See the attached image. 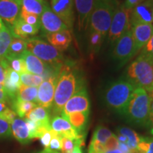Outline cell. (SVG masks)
Here are the masks:
<instances>
[{
  "instance_id": "1",
  "label": "cell",
  "mask_w": 153,
  "mask_h": 153,
  "mask_svg": "<svg viewBox=\"0 0 153 153\" xmlns=\"http://www.w3.org/2000/svg\"><path fill=\"white\" fill-rule=\"evenodd\" d=\"M85 87L78 72L70 65H62L57 76L52 111L55 116H59L65 105L78 90Z\"/></svg>"
},
{
  "instance_id": "2",
  "label": "cell",
  "mask_w": 153,
  "mask_h": 153,
  "mask_svg": "<svg viewBox=\"0 0 153 153\" xmlns=\"http://www.w3.org/2000/svg\"><path fill=\"white\" fill-rule=\"evenodd\" d=\"M135 87L126 78L111 82L105 88L103 99L111 110L123 116Z\"/></svg>"
},
{
  "instance_id": "3",
  "label": "cell",
  "mask_w": 153,
  "mask_h": 153,
  "mask_svg": "<svg viewBox=\"0 0 153 153\" xmlns=\"http://www.w3.org/2000/svg\"><path fill=\"white\" fill-rule=\"evenodd\" d=\"M151 98L145 89L135 88L124 114L129 123L148 128Z\"/></svg>"
},
{
  "instance_id": "4",
  "label": "cell",
  "mask_w": 153,
  "mask_h": 153,
  "mask_svg": "<svg viewBox=\"0 0 153 153\" xmlns=\"http://www.w3.org/2000/svg\"><path fill=\"white\" fill-rule=\"evenodd\" d=\"M126 79L135 88L151 93L153 89V60L140 55L126 70Z\"/></svg>"
},
{
  "instance_id": "5",
  "label": "cell",
  "mask_w": 153,
  "mask_h": 153,
  "mask_svg": "<svg viewBox=\"0 0 153 153\" xmlns=\"http://www.w3.org/2000/svg\"><path fill=\"white\" fill-rule=\"evenodd\" d=\"M119 4L118 0H94L88 28L99 31L106 38Z\"/></svg>"
},
{
  "instance_id": "6",
  "label": "cell",
  "mask_w": 153,
  "mask_h": 153,
  "mask_svg": "<svg viewBox=\"0 0 153 153\" xmlns=\"http://www.w3.org/2000/svg\"><path fill=\"white\" fill-rule=\"evenodd\" d=\"M26 51L47 64L62 65L63 55L60 51L41 38H29L26 39Z\"/></svg>"
},
{
  "instance_id": "7",
  "label": "cell",
  "mask_w": 153,
  "mask_h": 153,
  "mask_svg": "<svg viewBox=\"0 0 153 153\" xmlns=\"http://www.w3.org/2000/svg\"><path fill=\"white\" fill-rule=\"evenodd\" d=\"M131 10L126 9L122 4H120L116 9L107 34L108 42L112 48L114 46L118 39L131 28Z\"/></svg>"
},
{
  "instance_id": "8",
  "label": "cell",
  "mask_w": 153,
  "mask_h": 153,
  "mask_svg": "<svg viewBox=\"0 0 153 153\" xmlns=\"http://www.w3.org/2000/svg\"><path fill=\"white\" fill-rule=\"evenodd\" d=\"M136 55L133 34L131 28L127 30L113 47L112 58L121 67Z\"/></svg>"
},
{
  "instance_id": "9",
  "label": "cell",
  "mask_w": 153,
  "mask_h": 153,
  "mask_svg": "<svg viewBox=\"0 0 153 153\" xmlns=\"http://www.w3.org/2000/svg\"><path fill=\"white\" fill-rule=\"evenodd\" d=\"M90 111V101L85 87L81 88L65 105L60 116H63L76 112Z\"/></svg>"
},
{
  "instance_id": "10",
  "label": "cell",
  "mask_w": 153,
  "mask_h": 153,
  "mask_svg": "<svg viewBox=\"0 0 153 153\" xmlns=\"http://www.w3.org/2000/svg\"><path fill=\"white\" fill-rule=\"evenodd\" d=\"M57 76L58 74H54L46 78L38 87L37 99L36 102L38 106H42L47 109L51 108L54 99Z\"/></svg>"
},
{
  "instance_id": "11",
  "label": "cell",
  "mask_w": 153,
  "mask_h": 153,
  "mask_svg": "<svg viewBox=\"0 0 153 153\" xmlns=\"http://www.w3.org/2000/svg\"><path fill=\"white\" fill-rule=\"evenodd\" d=\"M41 26L42 32L45 36L48 34L56 33L64 30H70L68 26L61 20L58 16H57L48 5L44 9L43 12L40 16Z\"/></svg>"
},
{
  "instance_id": "12",
  "label": "cell",
  "mask_w": 153,
  "mask_h": 153,
  "mask_svg": "<svg viewBox=\"0 0 153 153\" xmlns=\"http://www.w3.org/2000/svg\"><path fill=\"white\" fill-rule=\"evenodd\" d=\"M74 0H51V9L72 29L74 22Z\"/></svg>"
},
{
  "instance_id": "13",
  "label": "cell",
  "mask_w": 153,
  "mask_h": 153,
  "mask_svg": "<svg viewBox=\"0 0 153 153\" xmlns=\"http://www.w3.org/2000/svg\"><path fill=\"white\" fill-rule=\"evenodd\" d=\"M21 8V0H0V19L9 29L19 17Z\"/></svg>"
},
{
  "instance_id": "14",
  "label": "cell",
  "mask_w": 153,
  "mask_h": 153,
  "mask_svg": "<svg viewBox=\"0 0 153 153\" xmlns=\"http://www.w3.org/2000/svg\"><path fill=\"white\" fill-rule=\"evenodd\" d=\"M138 24H153V0H146L131 10L130 25Z\"/></svg>"
},
{
  "instance_id": "15",
  "label": "cell",
  "mask_w": 153,
  "mask_h": 153,
  "mask_svg": "<svg viewBox=\"0 0 153 153\" xmlns=\"http://www.w3.org/2000/svg\"><path fill=\"white\" fill-rule=\"evenodd\" d=\"M131 30L135 44V51L137 54V52L142 50L153 35V24H135L131 26Z\"/></svg>"
},
{
  "instance_id": "16",
  "label": "cell",
  "mask_w": 153,
  "mask_h": 153,
  "mask_svg": "<svg viewBox=\"0 0 153 153\" xmlns=\"http://www.w3.org/2000/svg\"><path fill=\"white\" fill-rule=\"evenodd\" d=\"M94 0H74L79 31L88 28Z\"/></svg>"
},
{
  "instance_id": "17",
  "label": "cell",
  "mask_w": 153,
  "mask_h": 153,
  "mask_svg": "<svg viewBox=\"0 0 153 153\" xmlns=\"http://www.w3.org/2000/svg\"><path fill=\"white\" fill-rule=\"evenodd\" d=\"M51 129L62 137L71 139H85V136L79 135L65 118L60 116H55L51 120Z\"/></svg>"
},
{
  "instance_id": "18",
  "label": "cell",
  "mask_w": 153,
  "mask_h": 153,
  "mask_svg": "<svg viewBox=\"0 0 153 153\" xmlns=\"http://www.w3.org/2000/svg\"><path fill=\"white\" fill-rule=\"evenodd\" d=\"M22 85L20 74L14 70L8 68L6 71L5 79L4 82V91L8 96L10 102L16 99L17 93Z\"/></svg>"
},
{
  "instance_id": "19",
  "label": "cell",
  "mask_w": 153,
  "mask_h": 153,
  "mask_svg": "<svg viewBox=\"0 0 153 153\" xmlns=\"http://www.w3.org/2000/svg\"><path fill=\"white\" fill-rule=\"evenodd\" d=\"M26 63L28 73L43 76L47 71L48 64L40 60L38 57L26 51L21 55Z\"/></svg>"
},
{
  "instance_id": "20",
  "label": "cell",
  "mask_w": 153,
  "mask_h": 153,
  "mask_svg": "<svg viewBox=\"0 0 153 153\" xmlns=\"http://www.w3.org/2000/svg\"><path fill=\"white\" fill-rule=\"evenodd\" d=\"M39 29V28L25 22L19 16L9 30L14 37L26 40L31 36L36 35Z\"/></svg>"
},
{
  "instance_id": "21",
  "label": "cell",
  "mask_w": 153,
  "mask_h": 153,
  "mask_svg": "<svg viewBox=\"0 0 153 153\" xmlns=\"http://www.w3.org/2000/svg\"><path fill=\"white\" fill-rule=\"evenodd\" d=\"M11 130L14 137L22 144H26L31 140L27 123L24 118H15L11 123Z\"/></svg>"
},
{
  "instance_id": "22",
  "label": "cell",
  "mask_w": 153,
  "mask_h": 153,
  "mask_svg": "<svg viewBox=\"0 0 153 153\" xmlns=\"http://www.w3.org/2000/svg\"><path fill=\"white\" fill-rule=\"evenodd\" d=\"M45 36L49 43L60 52L68 48L72 40L70 30H61Z\"/></svg>"
},
{
  "instance_id": "23",
  "label": "cell",
  "mask_w": 153,
  "mask_h": 153,
  "mask_svg": "<svg viewBox=\"0 0 153 153\" xmlns=\"http://www.w3.org/2000/svg\"><path fill=\"white\" fill-rule=\"evenodd\" d=\"M89 112H76L67 115L62 118L69 121L79 135L85 136V130L89 120Z\"/></svg>"
},
{
  "instance_id": "24",
  "label": "cell",
  "mask_w": 153,
  "mask_h": 153,
  "mask_svg": "<svg viewBox=\"0 0 153 153\" xmlns=\"http://www.w3.org/2000/svg\"><path fill=\"white\" fill-rule=\"evenodd\" d=\"M26 119L32 120L39 126L51 128L48 109L37 106L25 116Z\"/></svg>"
},
{
  "instance_id": "25",
  "label": "cell",
  "mask_w": 153,
  "mask_h": 153,
  "mask_svg": "<svg viewBox=\"0 0 153 153\" xmlns=\"http://www.w3.org/2000/svg\"><path fill=\"white\" fill-rule=\"evenodd\" d=\"M105 37L99 31L88 28V50L91 55H94L100 51Z\"/></svg>"
},
{
  "instance_id": "26",
  "label": "cell",
  "mask_w": 153,
  "mask_h": 153,
  "mask_svg": "<svg viewBox=\"0 0 153 153\" xmlns=\"http://www.w3.org/2000/svg\"><path fill=\"white\" fill-rule=\"evenodd\" d=\"M118 134L124 135L127 137L128 140L126 145L133 153H138L137 145L140 141L141 137H140L135 131L127 127H119L117 130Z\"/></svg>"
},
{
  "instance_id": "27",
  "label": "cell",
  "mask_w": 153,
  "mask_h": 153,
  "mask_svg": "<svg viewBox=\"0 0 153 153\" xmlns=\"http://www.w3.org/2000/svg\"><path fill=\"white\" fill-rule=\"evenodd\" d=\"M22 9L28 12L41 16L48 3L45 0H21Z\"/></svg>"
},
{
  "instance_id": "28",
  "label": "cell",
  "mask_w": 153,
  "mask_h": 153,
  "mask_svg": "<svg viewBox=\"0 0 153 153\" xmlns=\"http://www.w3.org/2000/svg\"><path fill=\"white\" fill-rule=\"evenodd\" d=\"M11 106L13 110L16 112L20 118H23L27 115L30 111L33 110L38 106L37 104L32 101H24L19 99H14L11 101Z\"/></svg>"
},
{
  "instance_id": "29",
  "label": "cell",
  "mask_w": 153,
  "mask_h": 153,
  "mask_svg": "<svg viewBox=\"0 0 153 153\" xmlns=\"http://www.w3.org/2000/svg\"><path fill=\"white\" fill-rule=\"evenodd\" d=\"M13 38L14 36L11 34L10 30L4 25L0 29V58L4 57L7 55Z\"/></svg>"
},
{
  "instance_id": "30",
  "label": "cell",
  "mask_w": 153,
  "mask_h": 153,
  "mask_svg": "<svg viewBox=\"0 0 153 153\" xmlns=\"http://www.w3.org/2000/svg\"><path fill=\"white\" fill-rule=\"evenodd\" d=\"M26 51V40L14 37L9 45L8 52L4 57L21 56Z\"/></svg>"
},
{
  "instance_id": "31",
  "label": "cell",
  "mask_w": 153,
  "mask_h": 153,
  "mask_svg": "<svg viewBox=\"0 0 153 153\" xmlns=\"http://www.w3.org/2000/svg\"><path fill=\"white\" fill-rule=\"evenodd\" d=\"M38 95V87H28L22 85L17 93L16 99L24 101L36 102Z\"/></svg>"
},
{
  "instance_id": "32",
  "label": "cell",
  "mask_w": 153,
  "mask_h": 153,
  "mask_svg": "<svg viewBox=\"0 0 153 153\" xmlns=\"http://www.w3.org/2000/svg\"><path fill=\"white\" fill-rule=\"evenodd\" d=\"M85 145V139H71L62 137L61 138V151L62 153H72L76 147Z\"/></svg>"
},
{
  "instance_id": "33",
  "label": "cell",
  "mask_w": 153,
  "mask_h": 153,
  "mask_svg": "<svg viewBox=\"0 0 153 153\" xmlns=\"http://www.w3.org/2000/svg\"><path fill=\"white\" fill-rule=\"evenodd\" d=\"M7 61L9 68L14 70L15 72L19 74L28 73L27 69H26V63L22 56L13 57H4Z\"/></svg>"
},
{
  "instance_id": "34",
  "label": "cell",
  "mask_w": 153,
  "mask_h": 153,
  "mask_svg": "<svg viewBox=\"0 0 153 153\" xmlns=\"http://www.w3.org/2000/svg\"><path fill=\"white\" fill-rule=\"evenodd\" d=\"M20 79L22 85L28 86V87H38L44 81L42 76L30 73L20 74Z\"/></svg>"
},
{
  "instance_id": "35",
  "label": "cell",
  "mask_w": 153,
  "mask_h": 153,
  "mask_svg": "<svg viewBox=\"0 0 153 153\" xmlns=\"http://www.w3.org/2000/svg\"><path fill=\"white\" fill-rule=\"evenodd\" d=\"M113 135L108 128L104 126H98L94 132L91 141L104 145L106 140Z\"/></svg>"
},
{
  "instance_id": "36",
  "label": "cell",
  "mask_w": 153,
  "mask_h": 153,
  "mask_svg": "<svg viewBox=\"0 0 153 153\" xmlns=\"http://www.w3.org/2000/svg\"><path fill=\"white\" fill-rule=\"evenodd\" d=\"M19 16L25 22L27 23V24L40 28V26H41L40 16H38V15L34 14H31V13L28 12V11H25L24 9L21 8Z\"/></svg>"
},
{
  "instance_id": "37",
  "label": "cell",
  "mask_w": 153,
  "mask_h": 153,
  "mask_svg": "<svg viewBox=\"0 0 153 153\" xmlns=\"http://www.w3.org/2000/svg\"><path fill=\"white\" fill-rule=\"evenodd\" d=\"M138 153H153V138L141 137L137 145Z\"/></svg>"
},
{
  "instance_id": "38",
  "label": "cell",
  "mask_w": 153,
  "mask_h": 153,
  "mask_svg": "<svg viewBox=\"0 0 153 153\" xmlns=\"http://www.w3.org/2000/svg\"><path fill=\"white\" fill-rule=\"evenodd\" d=\"M51 133H52V139L50 143L49 149L55 151L61 150V138H62V136L53 130H51Z\"/></svg>"
},
{
  "instance_id": "39",
  "label": "cell",
  "mask_w": 153,
  "mask_h": 153,
  "mask_svg": "<svg viewBox=\"0 0 153 153\" xmlns=\"http://www.w3.org/2000/svg\"><path fill=\"white\" fill-rule=\"evenodd\" d=\"M11 135V130L10 123L0 117V137H10Z\"/></svg>"
},
{
  "instance_id": "40",
  "label": "cell",
  "mask_w": 153,
  "mask_h": 153,
  "mask_svg": "<svg viewBox=\"0 0 153 153\" xmlns=\"http://www.w3.org/2000/svg\"><path fill=\"white\" fill-rule=\"evenodd\" d=\"M153 60V35L141 50L140 54Z\"/></svg>"
},
{
  "instance_id": "41",
  "label": "cell",
  "mask_w": 153,
  "mask_h": 153,
  "mask_svg": "<svg viewBox=\"0 0 153 153\" xmlns=\"http://www.w3.org/2000/svg\"><path fill=\"white\" fill-rule=\"evenodd\" d=\"M104 148L105 150H116V149L118 148V140L117 138V136L114 134L111 136L109 138L106 140V142L104 143Z\"/></svg>"
},
{
  "instance_id": "42",
  "label": "cell",
  "mask_w": 153,
  "mask_h": 153,
  "mask_svg": "<svg viewBox=\"0 0 153 153\" xmlns=\"http://www.w3.org/2000/svg\"><path fill=\"white\" fill-rule=\"evenodd\" d=\"M16 116L17 114H16V112L9 108H7L2 114H0V117L8 121L9 123H11L16 118Z\"/></svg>"
},
{
  "instance_id": "43",
  "label": "cell",
  "mask_w": 153,
  "mask_h": 153,
  "mask_svg": "<svg viewBox=\"0 0 153 153\" xmlns=\"http://www.w3.org/2000/svg\"><path fill=\"white\" fill-rule=\"evenodd\" d=\"M8 68V64H7L5 59L4 57L0 58V84L2 85H4V82L6 71Z\"/></svg>"
},
{
  "instance_id": "44",
  "label": "cell",
  "mask_w": 153,
  "mask_h": 153,
  "mask_svg": "<svg viewBox=\"0 0 153 153\" xmlns=\"http://www.w3.org/2000/svg\"><path fill=\"white\" fill-rule=\"evenodd\" d=\"M51 130H49L45 132L42 136L40 137L41 139V143L45 148H49L50 143H51V139H52V133H51Z\"/></svg>"
},
{
  "instance_id": "45",
  "label": "cell",
  "mask_w": 153,
  "mask_h": 153,
  "mask_svg": "<svg viewBox=\"0 0 153 153\" xmlns=\"http://www.w3.org/2000/svg\"><path fill=\"white\" fill-rule=\"evenodd\" d=\"M146 1V0H125L123 3L122 4L126 7V9L132 10L134 7H136L137 5L143 3V1Z\"/></svg>"
},
{
  "instance_id": "46",
  "label": "cell",
  "mask_w": 153,
  "mask_h": 153,
  "mask_svg": "<svg viewBox=\"0 0 153 153\" xmlns=\"http://www.w3.org/2000/svg\"><path fill=\"white\" fill-rule=\"evenodd\" d=\"M150 106V115H149V125L148 129L150 133L153 135V97H151Z\"/></svg>"
},
{
  "instance_id": "47",
  "label": "cell",
  "mask_w": 153,
  "mask_h": 153,
  "mask_svg": "<svg viewBox=\"0 0 153 153\" xmlns=\"http://www.w3.org/2000/svg\"><path fill=\"white\" fill-rule=\"evenodd\" d=\"M0 101L1 102H10L8 96L7 95V94L5 93V91L4 90H0Z\"/></svg>"
},
{
  "instance_id": "48",
  "label": "cell",
  "mask_w": 153,
  "mask_h": 153,
  "mask_svg": "<svg viewBox=\"0 0 153 153\" xmlns=\"http://www.w3.org/2000/svg\"><path fill=\"white\" fill-rule=\"evenodd\" d=\"M7 108H8V107H7L6 103L1 102V101H0V114H2Z\"/></svg>"
},
{
  "instance_id": "49",
  "label": "cell",
  "mask_w": 153,
  "mask_h": 153,
  "mask_svg": "<svg viewBox=\"0 0 153 153\" xmlns=\"http://www.w3.org/2000/svg\"><path fill=\"white\" fill-rule=\"evenodd\" d=\"M38 153H58V152H57V151L52 150L49 148H45V150H43V151H41V152H38Z\"/></svg>"
},
{
  "instance_id": "50",
  "label": "cell",
  "mask_w": 153,
  "mask_h": 153,
  "mask_svg": "<svg viewBox=\"0 0 153 153\" xmlns=\"http://www.w3.org/2000/svg\"><path fill=\"white\" fill-rule=\"evenodd\" d=\"M105 153H122V152L119 150V149H116V150L106 151Z\"/></svg>"
},
{
  "instance_id": "51",
  "label": "cell",
  "mask_w": 153,
  "mask_h": 153,
  "mask_svg": "<svg viewBox=\"0 0 153 153\" xmlns=\"http://www.w3.org/2000/svg\"><path fill=\"white\" fill-rule=\"evenodd\" d=\"M72 153H82L81 148H80V147H76V148L74 149V150L72 151Z\"/></svg>"
},
{
  "instance_id": "52",
  "label": "cell",
  "mask_w": 153,
  "mask_h": 153,
  "mask_svg": "<svg viewBox=\"0 0 153 153\" xmlns=\"http://www.w3.org/2000/svg\"><path fill=\"white\" fill-rule=\"evenodd\" d=\"M4 23L2 22V21H1V19H0V27H2V26H4Z\"/></svg>"
},
{
  "instance_id": "53",
  "label": "cell",
  "mask_w": 153,
  "mask_h": 153,
  "mask_svg": "<svg viewBox=\"0 0 153 153\" xmlns=\"http://www.w3.org/2000/svg\"><path fill=\"white\" fill-rule=\"evenodd\" d=\"M0 90H4V86L0 84Z\"/></svg>"
},
{
  "instance_id": "54",
  "label": "cell",
  "mask_w": 153,
  "mask_h": 153,
  "mask_svg": "<svg viewBox=\"0 0 153 153\" xmlns=\"http://www.w3.org/2000/svg\"><path fill=\"white\" fill-rule=\"evenodd\" d=\"M150 96H151V97H153V89H152V92H151V93H150Z\"/></svg>"
},
{
  "instance_id": "55",
  "label": "cell",
  "mask_w": 153,
  "mask_h": 153,
  "mask_svg": "<svg viewBox=\"0 0 153 153\" xmlns=\"http://www.w3.org/2000/svg\"><path fill=\"white\" fill-rule=\"evenodd\" d=\"M1 27H0V29H1Z\"/></svg>"
}]
</instances>
